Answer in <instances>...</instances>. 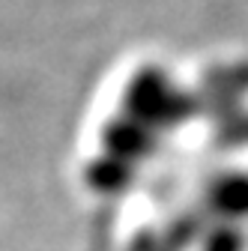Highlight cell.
<instances>
[{
  "mask_svg": "<svg viewBox=\"0 0 248 251\" xmlns=\"http://www.w3.org/2000/svg\"><path fill=\"white\" fill-rule=\"evenodd\" d=\"M198 99H192L189 93L176 90L165 72L159 69H144L126 93V111L129 120L147 126H156V129H168V126L185 123L189 117H195L198 111Z\"/></svg>",
  "mask_w": 248,
  "mask_h": 251,
  "instance_id": "obj_1",
  "label": "cell"
},
{
  "mask_svg": "<svg viewBox=\"0 0 248 251\" xmlns=\"http://www.w3.org/2000/svg\"><path fill=\"white\" fill-rule=\"evenodd\" d=\"M90 182L99 188V192H123L132 179H135V168L126 159H117V155H108V159H99L87 171Z\"/></svg>",
  "mask_w": 248,
  "mask_h": 251,
  "instance_id": "obj_5",
  "label": "cell"
},
{
  "mask_svg": "<svg viewBox=\"0 0 248 251\" xmlns=\"http://www.w3.org/2000/svg\"><path fill=\"white\" fill-rule=\"evenodd\" d=\"M248 93V66H227V69H215L206 78V90H203V102L206 108L215 111H230L242 96Z\"/></svg>",
  "mask_w": 248,
  "mask_h": 251,
  "instance_id": "obj_2",
  "label": "cell"
},
{
  "mask_svg": "<svg viewBox=\"0 0 248 251\" xmlns=\"http://www.w3.org/2000/svg\"><path fill=\"white\" fill-rule=\"evenodd\" d=\"M222 141L224 144H248V114H233L224 123Z\"/></svg>",
  "mask_w": 248,
  "mask_h": 251,
  "instance_id": "obj_6",
  "label": "cell"
},
{
  "mask_svg": "<svg viewBox=\"0 0 248 251\" xmlns=\"http://www.w3.org/2000/svg\"><path fill=\"white\" fill-rule=\"evenodd\" d=\"M105 144H108L111 155L126 159V162L144 159V155H149L152 147H156L152 135L144 129L141 123H135V120H117V123H111L108 129H105Z\"/></svg>",
  "mask_w": 248,
  "mask_h": 251,
  "instance_id": "obj_3",
  "label": "cell"
},
{
  "mask_svg": "<svg viewBox=\"0 0 248 251\" xmlns=\"http://www.w3.org/2000/svg\"><path fill=\"white\" fill-rule=\"evenodd\" d=\"M209 206L227 218L248 215V176L230 174V176L215 179L209 188Z\"/></svg>",
  "mask_w": 248,
  "mask_h": 251,
  "instance_id": "obj_4",
  "label": "cell"
}]
</instances>
